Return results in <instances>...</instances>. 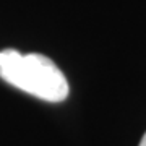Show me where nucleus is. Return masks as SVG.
<instances>
[{
  "label": "nucleus",
  "instance_id": "nucleus-1",
  "mask_svg": "<svg viewBox=\"0 0 146 146\" xmlns=\"http://www.w3.org/2000/svg\"><path fill=\"white\" fill-rule=\"evenodd\" d=\"M0 78L47 102H62L70 94L62 70L42 54H21L15 49L2 50Z\"/></svg>",
  "mask_w": 146,
  "mask_h": 146
},
{
  "label": "nucleus",
  "instance_id": "nucleus-2",
  "mask_svg": "<svg viewBox=\"0 0 146 146\" xmlns=\"http://www.w3.org/2000/svg\"><path fill=\"white\" fill-rule=\"evenodd\" d=\"M140 146H146V133L143 135V138H141V141H140Z\"/></svg>",
  "mask_w": 146,
  "mask_h": 146
}]
</instances>
